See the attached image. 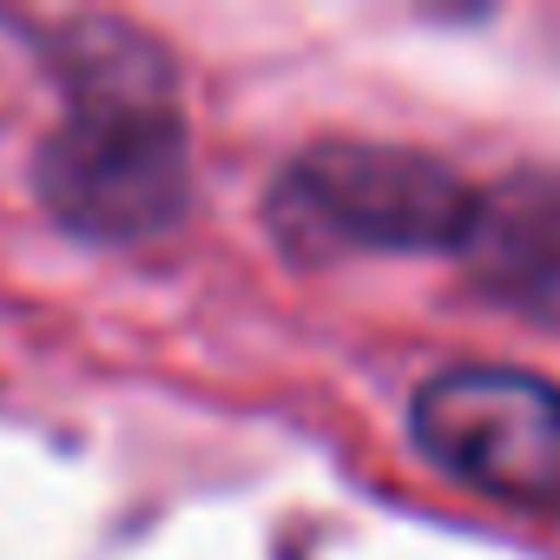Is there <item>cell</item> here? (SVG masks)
Listing matches in <instances>:
<instances>
[{
  "mask_svg": "<svg viewBox=\"0 0 560 560\" xmlns=\"http://www.w3.org/2000/svg\"><path fill=\"white\" fill-rule=\"evenodd\" d=\"M264 211L291 257H337V250L462 257L481 218V185H468L455 165L416 145L324 139L277 172Z\"/></svg>",
  "mask_w": 560,
  "mask_h": 560,
  "instance_id": "obj_2",
  "label": "cell"
},
{
  "mask_svg": "<svg viewBox=\"0 0 560 560\" xmlns=\"http://www.w3.org/2000/svg\"><path fill=\"white\" fill-rule=\"evenodd\" d=\"M462 270L488 304L560 330V165H527L481 185Z\"/></svg>",
  "mask_w": 560,
  "mask_h": 560,
  "instance_id": "obj_4",
  "label": "cell"
},
{
  "mask_svg": "<svg viewBox=\"0 0 560 560\" xmlns=\"http://www.w3.org/2000/svg\"><path fill=\"white\" fill-rule=\"evenodd\" d=\"M67 119L40 159V191L86 237H145L185 211V119L165 54L119 21H73L54 47Z\"/></svg>",
  "mask_w": 560,
  "mask_h": 560,
  "instance_id": "obj_1",
  "label": "cell"
},
{
  "mask_svg": "<svg viewBox=\"0 0 560 560\" xmlns=\"http://www.w3.org/2000/svg\"><path fill=\"white\" fill-rule=\"evenodd\" d=\"M416 448L462 488L560 521V383L508 363H455L409 396Z\"/></svg>",
  "mask_w": 560,
  "mask_h": 560,
  "instance_id": "obj_3",
  "label": "cell"
}]
</instances>
